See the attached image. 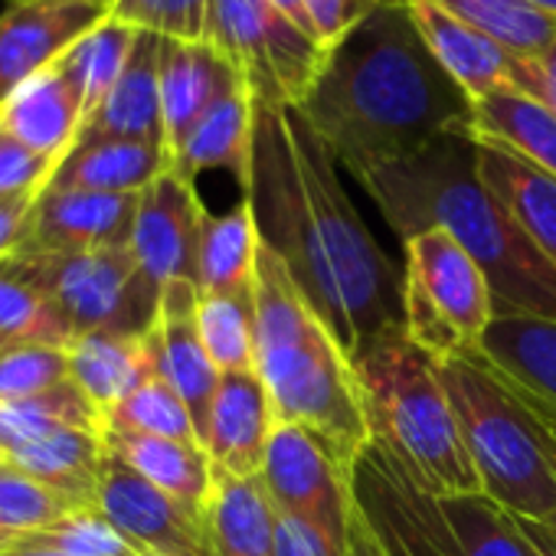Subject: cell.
I'll return each instance as SVG.
<instances>
[{
    "label": "cell",
    "mask_w": 556,
    "mask_h": 556,
    "mask_svg": "<svg viewBox=\"0 0 556 556\" xmlns=\"http://www.w3.org/2000/svg\"><path fill=\"white\" fill-rule=\"evenodd\" d=\"M242 197L262 245L278 255L351 357L403 325V268L364 226L334 154L299 109L255 105Z\"/></svg>",
    "instance_id": "6da1fadb"
},
{
    "label": "cell",
    "mask_w": 556,
    "mask_h": 556,
    "mask_svg": "<svg viewBox=\"0 0 556 556\" xmlns=\"http://www.w3.org/2000/svg\"><path fill=\"white\" fill-rule=\"evenodd\" d=\"M299 112L354 180L471 125V99L406 4L370 14L328 50Z\"/></svg>",
    "instance_id": "7a4b0ae2"
},
{
    "label": "cell",
    "mask_w": 556,
    "mask_h": 556,
    "mask_svg": "<svg viewBox=\"0 0 556 556\" xmlns=\"http://www.w3.org/2000/svg\"><path fill=\"white\" fill-rule=\"evenodd\" d=\"M357 184L403 242L422 229H445L458 239L488 275L494 318L556 321V262L533 245L484 187L468 128L442 135Z\"/></svg>",
    "instance_id": "3957f363"
},
{
    "label": "cell",
    "mask_w": 556,
    "mask_h": 556,
    "mask_svg": "<svg viewBox=\"0 0 556 556\" xmlns=\"http://www.w3.org/2000/svg\"><path fill=\"white\" fill-rule=\"evenodd\" d=\"M255 374L278 422L305 426L354 471L374 442L354 357L265 245L255 271Z\"/></svg>",
    "instance_id": "277c9868"
},
{
    "label": "cell",
    "mask_w": 556,
    "mask_h": 556,
    "mask_svg": "<svg viewBox=\"0 0 556 556\" xmlns=\"http://www.w3.org/2000/svg\"><path fill=\"white\" fill-rule=\"evenodd\" d=\"M374 439L432 494H484L435 361L406 325L377 334L354 357Z\"/></svg>",
    "instance_id": "5b68a950"
},
{
    "label": "cell",
    "mask_w": 556,
    "mask_h": 556,
    "mask_svg": "<svg viewBox=\"0 0 556 556\" xmlns=\"http://www.w3.org/2000/svg\"><path fill=\"white\" fill-rule=\"evenodd\" d=\"M481 491L507 514L556 520V471L520 396L478 357L435 361Z\"/></svg>",
    "instance_id": "8992f818"
},
{
    "label": "cell",
    "mask_w": 556,
    "mask_h": 556,
    "mask_svg": "<svg viewBox=\"0 0 556 556\" xmlns=\"http://www.w3.org/2000/svg\"><path fill=\"white\" fill-rule=\"evenodd\" d=\"M354 497L400 556H527L514 517L488 494H432L377 439L354 465Z\"/></svg>",
    "instance_id": "52a82bcc"
},
{
    "label": "cell",
    "mask_w": 556,
    "mask_h": 556,
    "mask_svg": "<svg viewBox=\"0 0 556 556\" xmlns=\"http://www.w3.org/2000/svg\"><path fill=\"white\" fill-rule=\"evenodd\" d=\"M494 321V299L481 265L445 229H422L403 242V325L432 361L468 357Z\"/></svg>",
    "instance_id": "ba28073f"
},
{
    "label": "cell",
    "mask_w": 556,
    "mask_h": 556,
    "mask_svg": "<svg viewBox=\"0 0 556 556\" xmlns=\"http://www.w3.org/2000/svg\"><path fill=\"white\" fill-rule=\"evenodd\" d=\"M17 255L50 295L70 341L96 331L144 334L151 328L161 292L141 275L131 245L63 255L21 245Z\"/></svg>",
    "instance_id": "9c48e42d"
},
{
    "label": "cell",
    "mask_w": 556,
    "mask_h": 556,
    "mask_svg": "<svg viewBox=\"0 0 556 556\" xmlns=\"http://www.w3.org/2000/svg\"><path fill=\"white\" fill-rule=\"evenodd\" d=\"M206 43L239 70L255 105L286 109L305 102L328 53L271 0H213Z\"/></svg>",
    "instance_id": "30bf717a"
},
{
    "label": "cell",
    "mask_w": 556,
    "mask_h": 556,
    "mask_svg": "<svg viewBox=\"0 0 556 556\" xmlns=\"http://www.w3.org/2000/svg\"><path fill=\"white\" fill-rule=\"evenodd\" d=\"M258 481L275 510L318 527L341 553L357 510L354 471L305 426L275 422Z\"/></svg>",
    "instance_id": "8fae6325"
},
{
    "label": "cell",
    "mask_w": 556,
    "mask_h": 556,
    "mask_svg": "<svg viewBox=\"0 0 556 556\" xmlns=\"http://www.w3.org/2000/svg\"><path fill=\"white\" fill-rule=\"evenodd\" d=\"M210 210L197 193V180L180 170H161L138 197V216L131 229V252L148 282L164 286L187 278L197 282V249Z\"/></svg>",
    "instance_id": "7c38bea8"
},
{
    "label": "cell",
    "mask_w": 556,
    "mask_h": 556,
    "mask_svg": "<svg viewBox=\"0 0 556 556\" xmlns=\"http://www.w3.org/2000/svg\"><path fill=\"white\" fill-rule=\"evenodd\" d=\"M96 507L144 556H213L206 514L164 494L115 455L105 465Z\"/></svg>",
    "instance_id": "4fadbf2b"
},
{
    "label": "cell",
    "mask_w": 556,
    "mask_h": 556,
    "mask_svg": "<svg viewBox=\"0 0 556 556\" xmlns=\"http://www.w3.org/2000/svg\"><path fill=\"white\" fill-rule=\"evenodd\" d=\"M197 305H200V289L197 282L177 278V282L161 289L154 321L148 328V354L151 367L180 393V400L190 406L200 442L206 435V419L213 396L219 390V370L210 361L203 338H200V321H197Z\"/></svg>",
    "instance_id": "5bb4252c"
},
{
    "label": "cell",
    "mask_w": 556,
    "mask_h": 556,
    "mask_svg": "<svg viewBox=\"0 0 556 556\" xmlns=\"http://www.w3.org/2000/svg\"><path fill=\"white\" fill-rule=\"evenodd\" d=\"M102 17V8L83 0H8L0 14V102L30 76L56 66Z\"/></svg>",
    "instance_id": "9a60e30c"
},
{
    "label": "cell",
    "mask_w": 556,
    "mask_h": 556,
    "mask_svg": "<svg viewBox=\"0 0 556 556\" xmlns=\"http://www.w3.org/2000/svg\"><path fill=\"white\" fill-rule=\"evenodd\" d=\"M141 193H99V190H66L47 187L37 200L27 249L37 252H89L128 245Z\"/></svg>",
    "instance_id": "2e32d148"
},
{
    "label": "cell",
    "mask_w": 556,
    "mask_h": 556,
    "mask_svg": "<svg viewBox=\"0 0 556 556\" xmlns=\"http://www.w3.org/2000/svg\"><path fill=\"white\" fill-rule=\"evenodd\" d=\"M275 422L278 416L271 396L255 370L223 374L203 435V448L210 452L216 471L258 478Z\"/></svg>",
    "instance_id": "e0dca14e"
},
{
    "label": "cell",
    "mask_w": 556,
    "mask_h": 556,
    "mask_svg": "<svg viewBox=\"0 0 556 556\" xmlns=\"http://www.w3.org/2000/svg\"><path fill=\"white\" fill-rule=\"evenodd\" d=\"M236 79H242L239 70L213 43L161 40V115L167 161H174L177 148L200 122V115Z\"/></svg>",
    "instance_id": "ac0fdd59"
},
{
    "label": "cell",
    "mask_w": 556,
    "mask_h": 556,
    "mask_svg": "<svg viewBox=\"0 0 556 556\" xmlns=\"http://www.w3.org/2000/svg\"><path fill=\"white\" fill-rule=\"evenodd\" d=\"M83 125V99L60 66L30 76L0 102V131L60 164L79 141Z\"/></svg>",
    "instance_id": "d6986e66"
},
{
    "label": "cell",
    "mask_w": 556,
    "mask_h": 556,
    "mask_svg": "<svg viewBox=\"0 0 556 556\" xmlns=\"http://www.w3.org/2000/svg\"><path fill=\"white\" fill-rule=\"evenodd\" d=\"M409 17L422 40L429 43L432 56L442 63V70L465 89L471 102L491 96L494 89L510 86L514 53L501 47L494 37L481 34L478 27L452 17L432 0H406Z\"/></svg>",
    "instance_id": "ffe728a7"
},
{
    "label": "cell",
    "mask_w": 556,
    "mask_h": 556,
    "mask_svg": "<svg viewBox=\"0 0 556 556\" xmlns=\"http://www.w3.org/2000/svg\"><path fill=\"white\" fill-rule=\"evenodd\" d=\"M475 354L523 403L556 416V321L494 318Z\"/></svg>",
    "instance_id": "44dd1931"
},
{
    "label": "cell",
    "mask_w": 556,
    "mask_h": 556,
    "mask_svg": "<svg viewBox=\"0 0 556 556\" xmlns=\"http://www.w3.org/2000/svg\"><path fill=\"white\" fill-rule=\"evenodd\" d=\"M255 135V99L245 79H236L190 128L170 167L197 180L203 170H229L239 187L249 180Z\"/></svg>",
    "instance_id": "7402d4cb"
},
{
    "label": "cell",
    "mask_w": 556,
    "mask_h": 556,
    "mask_svg": "<svg viewBox=\"0 0 556 556\" xmlns=\"http://www.w3.org/2000/svg\"><path fill=\"white\" fill-rule=\"evenodd\" d=\"M11 468L53 488L76 507H96L105 465L112 458L105 429L63 426L37 442L8 452Z\"/></svg>",
    "instance_id": "603a6c76"
},
{
    "label": "cell",
    "mask_w": 556,
    "mask_h": 556,
    "mask_svg": "<svg viewBox=\"0 0 556 556\" xmlns=\"http://www.w3.org/2000/svg\"><path fill=\"white\" fill-rule=\"evenodd\" d=\"M79 138H131V141H154L164 148L161 37L138 34L125 73L102 99V105L86 118Z\"/></svg>",
    "instance_id": "cb8c5ba5"
},
{
    "label": "cell",
    "mask_w": 556,
    "mask_h": 556,
    "mask_svg": "<svg viewBox=\"0 0 556 556\" xmlns=\"http://www.w3.org/2000/svg\"><path fill=\"white\" fill-rule=\"evenodd\" d=\"M105 442L109 452L118 462H125L135 475H141L164 494L184 501L187 507L206 514L216 481V465L200 442H180V439H161V435H141L122 429H105Z\"/></svg>",
    "instance_id": "d4e9b609"
},
{
    "label": "cell",
    "mask_w": 556,
    "mask_h": 556,
    "mask_svg": "<svg viewBox=\"0 0 556 556\" xmlns=\"http://www.w3.org/2000/svg\"><path fill=\"white\" fill-rule=\"evenodd\" d=\"M478 174L484 187L504 203L514 223L533 239V245L556 262V177L517 157L514 151L478 141Z\"/></svg>",
    "instance_id": "484cf974"
},
{
    "label": "cell",
    "mask_w": 556,
    "mask_h": 556,
    "mask_svg": "<svg viewBox=\"0 0 556 556\" xmlns=\"http://www.w3.org/2000/svg\"><path fill=\"white\" fill-rule=\"evenodd\" d=\"M144 334L96 331V334H79L66 344L70 380L79 387V393L92 403V409L105 422L151 370Z\"/></svg>",
    "instance_id": "4316f807"
},
{
    "label": "cell",
    "mask_w": 556,
    "mask_h": 556,
    "mask_svg": "<svg viewBox=\"0 0 556 556\" xmlns=\"http://www.w3.org/2000/svg\"><path fill=\"white\" fill-rule=\"evenodd\" d=\"M167 151L154 141L131 138H79L53 174V187L99 190V193H141L161 170Z\"/></svg>",
    "instance_id": "83f0119b"
},
{
    "label": "cell",
    "mask_w": 556,
    "mask_h": 556,
    "mask_svg": "<svg viewBox=\"0 0 556 556\" xmlns=\"http://www.w3.org/2000/svg\"><path fill=\"white\" fill-rule=\"evenodd\" d=\"M468 131L471 138L501 144L556 177V112L514 86L494 89L491 96L471 102Z\"/></svg>",
    "instance_id": "f1b7e54d"
},
{
    "label": "cell",
    "mask_w": 556,
    "mask_h": 556,
    "mask_svg": "<svg viewBox=\"0 0 556 556\" xmlns=\"http://www.w3.org/2000/svg\"><path fill=\"white\" fill-rule=\"evenodd\" d=\"M206 530L213 556H275V507L262 481L216 471Z\"/></svg>",
    "instance_id": "f546056e"
},
{
    "label": "cell",
    "mask_w": 556,
    "mask_h": 556,
    "mask_svg": "<svg viewBox=\"0 0 556 556\" xmlns=\"http://www.w3.org/2000/svg\"><path fill=\"white\" fill-rule=\"evenodd\" d=\"M262 236L255 213L242 197L229 213L206 216L197 249V289L203 295L252 292L258 271Z\"/></svg>",
    "instance_id": "4dcf8cb0"
},
{
    "label": "cell",
    "mask_w": 556,
    "mask_h": 556,
    "mask_svg": "<svg viewBox=\"0 0 556 556\" xmlns=\"http://www.w3.org/2000/svg\"><path fill=\"white\" fill-rule=\"evenodd\" d=\"M138 34L141 30H135V27H128V24L105 14L56 63L66 73V79L76 86V92L83 99V109H86V118L102 105V99L112 92V86L125 73V66H128V60L135 53Z\"/></svg>",
    "instance_id": "1f68e13d"
},
{
    "label": "cell",
    "mask_w": 556,
    "mask_h": 556,
    "mask_svg": "<svg viewBox=\"0 0 556 556\" xmlns=\"http://www.w3.org/2000/svg\"><path fill=\"white\" fill-rule=\"evenodd\" d=\"M24 341H47L66 348L70 334L27 262L11 252L8 258H0V348Z\"/></svg>",
    "instance_id": "d6a6232c"
},
{
    "label": "cell",
    "mask_w": 556,
    "mask_h": 556,
    "mask_svg": "<svg viewBox=\"0 0 556 556\" xmlns=\"http://www.w3.org/2000/svg\"><path fill=\"white\" fill-rule=\"evenodd\" d=\"M63 426L105 429V419L92 409V403L79 393L73 380L30 400L0 403V448L4 452L37 442Z\"/></svg>",
    "instance_id": "836d02e7"
},
{
    "label": "cell",
    "mask_w": 556,
    "mask_h": 556,
    "mask_svg": "<svg viewBox=\"0 0 556 556\" xmlns=\"http://www.w3.org/2000/svg\"><path fill=\"white\" fill-rule=\"evenodd\" d=\"M432 4L494 37L514 56H536L556 37V17L527 0H432Z\"/></svg>",
    "instance_id": "e575fe53"
},
{
    "label": "cell",
    "mask_w": 556,
    "mask_h": 556,
    "mask_svg": "<svg viewBox=\"0 0 556 556\" xmlns=\"http://www.w3.org/2000/svg\"><path fill=\"white\" fill-rule=\"evenodd\" d=\"M200 338L219 374L255 370V289L203 295L197 305Z\"/></svg>",
    "instance_id": "d590c367"
},
{
    "label": "cell",
    "mask_w": 556,
    "mask_h": 556,
    "mask_svg": "<svg viewBox=\"0 0 556 556\" xmlns=\"http://www.w3.org/2000/svg\"><path fill=\"white\" fill-rule=\"evenodd\" d=\"M105 429L161 435V439H180V442H200V432H197L190 406L180 400V393L154 367L122 400V406L109 416Z\"/></svg>",
    "instance_id": "8d00e7d4"
},
{
    "label": "cell",
    "mask_w": 556,
    "mask_h": 556,
    "mask_svg": "<svg viewBox=\"0 0 556 556\" xmlns=\"http://www.w3.org/2000/svg\"><path fill=\"white\" fill-rule=\"evenodd\" d=\"M73 510L79 507L53 488L34 481L17 468H8L0 475V556L11 553L24 536L56 523Z\"/></svg>",
    "instance_id": "74e56055"
},
{
    "label": "cell",
    "mask_w": 556,
    "mask_h": 556,
    "mask_svg": "<svg viewBox=\"0 0 556 556\" xmlns=\"http://www.w3.org/2000/svg\"><path fill=\"white\" fill-rule=\"evenodd\" d=\"M14 549H50L66 556H144L99 507H79L56 523L24 536Z\"/></svg>",
    "instance_id": "f35d334b"
},
{
    "label": "cell",
    "mask_w": 556,
    "mask_h": 556,
    "mask_svg": "<svg viewBox=\"0 0 556 556\" xmlns=\"http://www.w3.org/2000/svg\"><path fill=\"white\" fill-rule=\"evenodd\" d=\"M70 380V354L63 344L24 341L0 348V403L30 400Z\"/></svg>",
    "instance_id": "ab89813d"
},
{
    "label": "cell",
    "mask_w": 556,
    "mask_h": 556,
    "mask_svg": "<svg viewBox=\"0 0 556 556\" xmlns=\"http://www.w3.org/2000/svg\"><path fill=\"white\" fill-rule=\"evenodd\" d=\"M210 4L213 0H115L109 17L161 40L203 43L210 30Z\"/></svg>",
    "instance_id": "60d3db41"
},
{
    "label": "cell",
    "mask_w": 556,
    "mask_h": 556,
    "mask_svg": "<svg viewBox=\"0 0 556 556\" xmlns=\"http://www.w3.org/2000/svg\"><path fill=\"white\" fill-rule=\"evenodd\" d=\"M60 161L43 157L30 151L27 144L8 138L0 131V197L4 193H27V190H47Z\"/></svg>",
    "instance_id": "b9f144b4"
},
{
    "label": "cell",
    "mask_w": 556,
    "mask_h": 556,
    "mask_svg": "<svg viewBox=\"0 0 556 556\" xmlns=\"http://www.w3.org/2000/svg\"><path fill=\"white\" fill-rule=\"evenodd\" d=\"M302 4L308 11L315 37L321 40L325 50H331L348 30L364 24L370 14H377L383 8L406 4V0H302Z\"/></svg>",
    "instance_id": "7bdbcfd3"
},
{
    "label": "cell",
    "mask_w": 556,
    "mask_h": 556,
    "mask_svg": "<svg viewBox=\"0 0 556 556\" xmlns=\"http://www.w3.org/2000/svg\"><path fill=\"white\" fill-rule=\"evenodd\" d=\"M510 86L556 112V37L536 56H514Z\"/></svg>",
    "instance_id": "ee69618b"
},
{
    "label": "cell",
    "mask_w": 556,
    "mask_h": 556,
    "mask_svg": "<svg viewBox=\"0 0 556 556\" xmlns=\"http://www.w3.org/2000/svg\"><path fill=\"white\" fill-rule=\"evenodd\" d=\"M275 556H344L318 527L275 510Z\"/></svg>",
    "instance_id": "f6af8a7d"
},
{
    "label": "cell",
    "mask_w": 556,
    "mask_h": 556,
    "mask_svg": "<svg viewBox=\"0 0 556 556\" xmlns=\"http://www.w3.org/2000/svg\"><path fill=\"white\" fill-rule=\"evenodd\" d=\"M43 190H27V193H4L0 197V258L17 252L30 232L34 210Z\"/></svg>",
    "instance_id": "bcb514c9"
},
{
    "label": "cell",
    "mask_w": 556,
    "mask_h": 556,
    "mask_svg": "<svg viewBox=\"0 0 556 556\" xmlns=\"http://www.w3.org/2000/svg\"><path fill=\"white\" fill-rule=\"evenodd\" d=\"M344 556H400L377 530L374 523L364 517V510L357 507L348 527V540H344Z\"/></svg>",
    "instance_id": "7dc6e473"
},
{
    "label": "cell",
    "mask_w": 556,
    "mask_h": 556,
    "mask_svg": "<svg viewBox=\"0 0 556 556\" xmlns=\"http://www.w3.org/2000/svg\"><path fill=\"white\" fill-rule=\"evenodd\" d=\"M517 523V533L523 540L527 556H556V527L549 520H536V517H517L510 514Z\"/></svg>",
    "instance_id": "c3c4849f"
},
{
    "label": "cell",
    "mask_w": 556,
    "mask_h": 556,
    "mask_svg": "<svg viewBox=\"0 0 556 556\" xmlns=\"http://www.w3.org/2000/svg\"><path fill=\"white\" fill-rule=\"evenodd\" d=\"M523 403V400H520ZM527 409H530V416H533V422H536V432H540V442H543V452H546V458H549V465H553V471H556V416L553 413H546V409H536V406H530V403H523ZM553 527H556V520H549Z\"/></svg>",
    "instance_id": "681fc988"
},
{
    "label": "cell",
    "mask_w": 556,
    "mask_h": 556,
    "mask_svg": "<svg viewBox=\"0 0 556 556\" xmlns=\"http://www.w3.org/2000/svg\"><path fill=\"white\" fill-rule=\"evenodd\" d=\"M271 4L278 8V11H282L292 24H299L308 37H315V27H312V21H308V11H305V4H302V0H271ZM318 40V37H315ZM321 43V40H318Z\"/></svg>",
    "instance_id": "f907efd6"
},
{
    "label": "cell",
    "mask_w": 556,
    "mask_h": 556,
    "mask_svg": "<svg viewBox=\"0 0 556 556\" xmlns=\"http://www.w3.org/2000/svg\"><path fill=\"white\" fill-rule=\"evenodd\" d=\"M527 4H533V8H540V11L556 17V0H527Z\"/></svg>",
    "instance_id": "816d5d0a"
},
{
    "label": "cell",
    "mask_w": 556,
    "mask_h": 556,
    "mask_svg": "<svg viewBox=\"0 0 556 556\" xmlns=\"http://www.w3.org/2000/svg\"><path fill=\"white\" fill-rule=\"evenodd\" d=\"M83 4H96V8H102V11L109 14V8L115 4V0H83Z\"/></svg>",
    "instance_id": "f5cc1de1"
},
{
    "label": "cell",
    "mask_w": 556,
    "mask_h": 556,
    "mask_svg": "<svg viewBox=\"0 0 556 556\" xmlns=\"http://www.w3.org/2000/svg\"><path fill=\"white\" fill-rule=\"evenodd\" d=\"M11 468V458H8V452L4 448H0V475H4Z\"/></svg>",
    "instance_id": "db71d44e"
}]
</instances>
